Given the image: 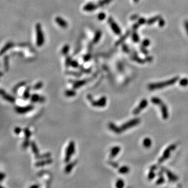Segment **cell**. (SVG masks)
<instances>
[{"mask_svg": "<svg viewBox=\"0 0 188 188\" xmlns=\"http://www.w3.org/2000/svg\"><path fill=\"white\" fill-rule=\"evenodd\" d=\"M178 80H179V77L177 76L168 81L150 84L148 85V88L150 90L160 89L161 88H163L165 87L174 85L175 83H176L178 81Z\"/></svg>", "mask_w": 188, "mask_h": 188, "instance_id": "obj_1", "label": "cell"}, {"mask_svg": "<svg viewBox=\"0 0 188 188\" xmlns=\"http://www.w3.org/2000/svg\"><path fill=\"white\" fill-rule=\"evenodd\" d=\"M151 102L153 104L158 106L160 108V111L162 116V118L164 120L168 119L169 117V112L168 107L164 103L160 98L154 97L151 99Z\"/></svg>", "mask_w": 188, "mask_h": 188, "instance_id": "obj_2", "label": "cell"}, {"mask_svg": "<svg viewBox=\"0 0 188 188\" xmlns=\"http://www.w3.org/2000/svg\"><path fill=\"white\" fill-rule=\"evenodd\" d=\"M36 45L38 47H41L45 43V37L43 31H42L41 26L40 23H37L36 25Z\"/></svg>", "mask_w": 188, "mask_h": 188, "instance_id": "obj_3", "label": "cell"}, {"mask_svg": "<svg viewBox=\"0 0 188 188\" xmlns=\"http://www.w3.org/2000/svg\"><path fill=\"white\" fill-rule=\"evenodd\" d=\"M87 98L90 101L91 105L93 107L102 108L106 106L107 104V98L105 96H102L98 100H93L92 96L90 94L87 95Z\"/></svg>", "mask_w": 188, "mask_h": 188, "instance_id": "obj_4", "label": "cell"}, {"mask_svg": "<svg viewBox=\"0 0 188 188\" xmlns=\"http://www.w3.org/2000/svg\"><path fill=\"white\" fill-rule=\"evenodd\" d=\"M75 146L74 141H71L70 142L69 145L66 149L65 154L64 157V161L66 163H68L70 161L72 155L75 153Z\"/></svg>", "mask_w": 188, "mask_h": 188, "instance_id": "obj_5", "label": "cell"}, {"mask_svg": "<svg viewBox=\"0 0 188 188\" xmlns=\"http://www.w3.org/2000/svg\"><path fill=\"white\" fill-rule=\"evenodd\" d=\"M176 148V145L175 144H172L169 145V146L164 151L163 155H162L158 159V163L161 164L162 163H163L164 161L168 159L170 156V154L172 153L174 150H175Z\"/></svg>", "mask_w": 188, "mask_h": 188, "instance_id": "obj_6", "label": "cell"}, {"mask_svg": "<svg viewBox=\"0 0 188 188\" xmlns=\"http://www.w3.org/2000/svg\"><path fill=\"white\" fill-rule=\"evenodd\" d=\"M140 122H141L140 119L134 118L122 124L120 127V128L122 132H123V131H125L128 129H130V128H132L138 125L140 123Z\"/></svg>", "mask_w": 188, "mask_h": 188, "instance_id": "obj_7", "label": "cell"}, {"mask_svg": "<svg viewBox=\"0 0 188 188\" xmlns=\"http://www.w3.org/2000/svg\"><path fill=\"white\" fill-rule=\"evenodd\" d=\"M34 106L32 105H27L26 106L24 107H21V106H15V110L16 113L20 115H24L25 114H27L31 111H32L34 109Z\"/></svg>", "mask_w": 188, "mask_h": 188, "instance_id": "obj_8", "label": "cell"}, {"mask_svg": "<svg viewBox=\"0 0 188 188\" xmlns=\"http://www.w3.org/2000/svg\"><path fill=\"white\" fill-rule=\"evenodd\" d=\"M148 104V102L147 99H142L140 101L139 106L138 107H136L133 110V111H132L133 115H138V114H139L144 108H145L147 106Z\"/></svg>", "mask_w": 188, "mask_h": 188, "instance_id": "obj_9", "label": "cell"}, {"mask_svg": "<svg viewBox=\"0 0 188 188\" xmlns=\"http://www.w3.org/2000/svg\"><path fill=\"white\" fill-rule=\"evenodd\" d=\"M160 169L163 171L164 173L166 175L169 181L172 182H176L178 180V177L168 169H166L165 167H163L160 168Z\"/></svg>", "mask_w": 188, "mask_h": 188, "instance_id": "obj_10", "label": "cell"}, {"mask_svg": "<svg viewBox=\"0 0 188 188\" xmlns=\"http://www.w3.org/2000/svg\"><path fill=\"white\" fill-rule=\"evenodd\" d=\"M108 22L115 33L117 35H120L121 32L120 28L118 26V25L116 24V23L114 21V20L111 17H109L108 20Z\"/></svg>", "mask_w": 188, "mask_h": 188, "instance_id": "obj_11", "label": "cell"}, {"mask_svg": "<svg viewBox=\"0 0 188 188\" xmlns=\"http://www.w3.org/2000/svg\"><path fill=\"white\" fill-rule=\"evenodd\" d=\"M46 100V98L44 96H41L37 93H33L30 96V101L32 103H43Z\"/></svg>", "mask_w": 188, "mask_h": 188, "instance_id": "obj_12", "label": "cell"}, {"mask_svg": "<svg viewBox=\"0 0 188 188\" xmlns=\"http://www.w3.org/2000/svg\"><path fill=\"white\" fill-rule=\"evenodd\" d=\"M88 81L87 79H84L82 80L71 81V82H72L73 83V89H77L84 86L85 84H86Z\"/></svg>", "mask_w": 188, "mask_h": 188, "instance_id": "obj_13", "label": "cell"}, {"mask_svg": "<svg viewBox=\"0 0 188 188\" xmlns=\"http://www.w3.org/2000/svg\"><path fill=\"white\" fill-rule=\"evenodd\" d=\"M52 162H53V160L50 158L46 159L45 160L42 159V160H40V161L36 162L35 164V166L36 167H42V166H44L46 165L51 164L52 163Z\"/></svg>", "mask_w": 188, "mask_h": 188, "instance_id": "obj_14", "label": "cell"}, {"mask_svg": "<svg viewBox=\"0 0 188 188\" xmlns=\"http://www.w3.org/2000/svg\"><path fill=\"white\" fill-rule=\"evenodd\" d=\"M98 6L93 3H88L83 7V10L86 12H91L97 9Z\"/></svg>", "mask_w": 188, "mask_h": 188, "instance_id": "obj_15", "label": "cell"}, {"mask_svg": "<svg viewBox=\"0 0 188 188\" xmlns=\"http://www.w3.org/2000/svg\"><path fill=\"white\" fill-rule=\"evenodd\" d=\"M55 21L59 26H60L62 28H66L68 26L67 23L66 22L65 20L61 17L57 16L55 18Z\"/></svg>", "mask_w": 188, "mask_h": 188, "instance_id": "obj_16", "label": "cell"}, {"mask_svg": "<svg viewBox=\"0 0 188 188\" xmlns=\"http://www.w3.org/2000/svg\"><path fill=\"white\" fill-rule=\"evenodd\" d=\"M108 127L111 131H112V132H114V133L116 134H120L122 133V131L120 129V127L117 126L113 122H110L108 124Z\"/></svg>", "mask_w": 188, "mask_h": 188, "instance_id": "obj_17", "label": "cell"}, {"mask_svg": "<svg viewBox=\"0 0 188 188\" xmlns=\"http://www.w3.org/2000/svg\"><path fill=\"white\" fill-rule=\"evenodd\" d=\"M120 150H121V148L119 146H115L113 148H112V149H111V152L110 154V156H109L110 158L111 159H112L115 158V157H116L118 155V154L119 153V152H120Z\"/></svg>", "mask_w": 188, "mask_h": 188, "instance_id": "obj_18", "label": "cell"}, {"mask_svg": "<svg viewBox=\"0 0 188 188\" xmlns=\"http://www.w3.org/2000/svg\"><path fill=\"white\" fill-rule=\"evenodd\" d=\"M76 161H74L73 162H71V163H69L67 164V165L65 166L64 168V172L66 174H70L72 169H73L74 167L76 165Z\"/></svg>", "mask_w": 188, "mask_h": 188, "instance_id": "obj_19", "label": "cell"}, {"mask_svg": "<svg viewBox=\"0 0 188 188\" xmlns=\"http://www.w3.org/2000/svg\"><path fill=\"white\" fill-rule=\"evenodd\" d=\"M31 89V86H28L26 88V89L24 90V92L23 95V98L25 100H28L29 98H30V91Z\"/></svg>", "mask_w": 188, "mask_h": 188, "instance_id": "obj_20", "label": "cell"}, {"mask_svg": "<svg viewBox=\"0 0 188 188\" xmlns=\"http://www.w3.org/2000/svg\"><path fill=\"white\" fill-rule=\"evenodd\" d=\"M51 156V153L47 152L44 154H42L41 155H40L39 154L35 155V158L36 159H46L50 158Z\"/></svg>", "mask_w": 188, "mask_h": 188, "instance_id": "obj_21", "label": "cell"}, {"mask_svg": "<svg viewBox=\"0 0 188 188\" xmlns=\"http://www.w3.org/2000/svg\"><path fill=\"white\" fill-rule=\"evenodd\" d=\"M2 97L4 100H5L6 101L8 102H11V103H14V102L16 101V98L10 95H8V94H7L6 93H5L4 95H3Z\"/></svg>", "mask_w": 188, "mask_h": 188, "instance_id": "obj_22", "label": "cell"}, {"mask_svg": "<svg viewBox=\"0 0 188 188\" xmlns=\"http://www.w3.org/2000/svg\"><path fill=\"white\" fill-rule=\"evenodd\" d=\"M101 36H102L101 31L100 30H97L95 34V36H94L93 37V38L92 40L93 43L97 44V42H98L101 37Z\"/></svg>", "mask_w": 188, "mask_h": 188, "instance_id": "obj_23", "label": "cell"}, {"mask_svg": "<svg viewBox=\"0 0 188 188\" xmlns=\"http://www.w3.org/2000/svg\"><path fill=\"white\" fill-rule=\"evenodd\" d=\"M13 46H14V44L13 43V42H8V43H7L5 45V46H4V47L2 49L1 51V55H3L4 53H5L6 52V51L8 49H10L12 47H13Z\"/></svg>", "mask_w": 188, "mask_h": 188, "instance_id": "obj_24", "label": "cell"}, {"mask_svg": "<svg viewBox=\"0 0 188 188\" xmlns=\"http://www.w3.org/2000/svg\"><path fill=\"white\" fill-rule=\"evenodd\" d=\"M30 146L31 148V151L32 153L35 154V155H38L39 154V149L37 146V145L34 141H32L30 142Z\"/></svg>", "mask_w": 188, "mask_h": 188, "instance_id": "obj_25", "label": "cell"}, {"mask_svg": "<svg viewBox=\"0 0 188 188\" xmlns=\"http://www.w3.org/2000/svg\"><path fill=\"white\" fill-rule=\"evenodd\" d=\"M64 95L67 97H73L76 96V92L74 89L66 90L64 92Z\"/></svg>", "mask_w": 188, "mask_h": 188, "instance_id": "obj_26", "label": "cell"}, {"mask_svg": "<svg viewBox=\"0 0 188 188\" xmlns=\"http://www.w3.org/2000/svg\"><path fill=\"white\" fill-rule=\"evenodd\" d=\"M143 146H144L145 148H149V147L152 146V140H151V139L148 138H145V139L143 140Z\"/></svg>", "mask_w": 188, "mask_h": 188, "instance_id": "obj_27", "label": "cell"}, {"mask_svg": "<svg viewBox=\"0 0 188 188\" xmlns=\"http://www.w3.org/2000/svg\"><path fill=\"white\" fill-rule=\"evenodd\" d=\"M129 171L130 168L126 166H123L120 168L118 170L119 173L121 174H126L129 172Z\"/></svg>", "mask_w": 188, "mask_h": 188, "instance_id": "obj_28", "label": "cell"}, {"mask_svg": "<svg viewBox=\"0 0 188 188\" xmlns=\"http://www.w3.org/2000/svg\"><path fill=\"white\" fill-rule=\"evenodd\" d=\"M26 82H20V83L17 84V85H16L14 87V88H13V91L14 93H16L17 92V91L20 87H23V86H24L25 85H26Z\"/></svg>", "mask_w": 188, "mask_h": 188, "instance_id": "obj_29", "label": "cell"}, {"mask_svg": "<svg viewBox=\"0 0 188 188\" xmlns=\"http://www.w3.org/2000/svg\"><path fill=\"white\" fill-rule=\"evenodd\" d=\"M23 132L25 135V140H30V138L31 135V133L30 131L28 129V128H25L23 130Z\"/></svg>", "mask_w": 188, "mask_h": 188, "instance_id": "obj_30", "label": "cell"}, {"mask_svg": "<svg viewBox=\"0 0 188 188\" xmlns=\"http://www.w3.org/2000/svg\"><path fill=\"white\" fill-rule=\"evenodd\" d=\"M66 74L67 75H70L74 76L76 78H80L82 76V73L80 72H76V71H67L66 72Z\"/></svg>", "mask_w": 188, "mask_h": 188, "instance_id": "obj_31", "label": "cell"}, {"mask_svg": "<svg viewBox=\"0 0 188 188\" xmlns=\"http://www.w3.org/2000/svg\"><path fill=\"white\" fill-rule=\"evenodd\" d=\"M70 50V46L68 45H64L61 50V53L63 55H66L69 52Z\"/></svg>", "mask_w": 188, "mask_h": 188, "instance_id": "obj_32", "label": "cell"}, {"mask_svg": "<svg viewBox=\"0 0 188 188\" xmlns=\"http://www.w3.org/2000/svg\"><path fill=\"white\" fill-rule=\"evenodd\" d=\"M43 85H44L43 83H42V82H39L34 85L32 88L34 90H37L41 89L42 87H43Z\"/></svg>", "mask_w": 188, "mask_h": 188, "instance_id": "obj_33", "label": "cell"}, {"mask_svg": "<svg viewBox=\"0 0 188 188\" xmlns=\"http://www.w3.org/2000/svg\"><path fill=\"white\" fill-rule=\"evenodd\" d=\"M124 186V182L122 179H119L116 183V186L118 188H122Z\"/></svg>", "mask_w": 188, "mask_h": 188, "instance_id": "obj_34", "label": "cell"}, {"mask_svg": "<svg viewBox=\"0 0 188 188\" xmlns=\"http://www.w3.org/2000/svg\"><path fill=\"white\" fill-rule=\"evenodd\" d=\"M111 1H112V0H101V1H99L97 5H98V6L101 7V6H104L105 5H106V4L109 3L110 2H111Z\"/></svg>", "mask_w": 188, "mask_h": 188, "instance_id": "obj_35", "label": "cell"}, {"mask_svg": "<svg viewBox=\"0 0 188 188\" xmlns=\"http://www.w3.org/2000/svg\"><path fill=\"white\" fill-rule=\"evenodd\" d=\"M179 85H180L181 86L185 87L186 86L188 85V79L184 78L181 79L180 82H179Z\"/></svg>", "mask_w": 188, "mask_h": 188, "instance_id": "obj_36", "label": "cell"}, {"mask_svg": "<svg viewBox=\"0 0 188 188\" xmlns=\"http://www.w3.org/2000/svg\"><path fill=\"white\" fill-rule=\"evenodd\" d=\"M72 61V59H71V57H70V56L66 57V60H65V66H66L67 69H68V68H69L71 66V63Z\"/></svg>", "mask_w": 188, "mask_h": 188, "instance_id": "obj_37", "label": "cell"}, {"mask_svg": "<svg viewBox=\"0 0 188 188\" xmlns=\"http://www.w3.org/2000/svg\"><path fill=\"white\" fill-rule=\"evenodd\" d=\"M165 178L164 177H163V176H160L159 178L157 179V181H156V184L157 185H160V184H163L165 182Z\"/></svg>", "mask_w": 188, "mask_h": 188, "instance_id": "obj_38", "label": "cell"}, {"mask_svg": "<svg viewBox=\"0 0 188 188\" xmlns=\"http://www.w3.org/2000/svg\"><path fill=\"white\" fill-rule=\"evenodd\" d=\"M155 176H156V175H155L154 171L150 170L148 175V179H149V180H153V179L155 177Z\"/></svg>", "mask_w": 188, "mask_h": 188, "instance_id": "obj_39", "label": "cell"}, {"mask_svg": "<svg viewBox=\"0 0 188 188\" xmlns=\"http://www.w3.org/2000/svg\"><path fill=\"white\" fill-rule=\"evenodd\" d=\"M29 145H30V140H24V142L22 144V147L24 149H26L29 146Z\"/></svg>", "mask_w": 188, "mask_h": 188, "instance_id": "obj_40", "label": "cell"}, {"mask_svg": "<svg viewBox=\"0 0 188 188\" xmlns=\"http://www.w3.org/2000/svg\"><path fill=\"white\" fill-rule=\"evenodd\" d=\"M4 65L5 67V69L7 71L8 70V68H9V63H8V59L7 58V57H5V58L4 59Z\"/></svg>", "mask_w": 188, "mask_h": 188, "instance_id": "obj_41", "label": "cell"}, {"mask_svg": "<svg viewBox=\"0 0 188 188\" xmlns=\"http://www.w3.org/2000/svg\"><path fill=\"white\" fill-rule=\"evenodd\" d=\"M71 66L73 68H75V69L80 67L79 63L76 60H72L71 63Z\"/></svg>", "mask_w": 188, "mask_h": 188, "instance_id": "obj_42", "label": "cell"}, {"mask_svg": "<svg viewBox=\"0 0 188 188\" xmlns=\"http://www.w3.org/2000/svg\"><path fill=\"white\" fill-rule=\"evenodd\" d=\"M106 18V14L103 12H101L98 15V18L99 21H103Z\"/></svg>", "mask_w": 188, "mask_h": 188, "instance_id": "obj_43", "label": "cell"}, {"mask_svg": "<svg viewBox=\"0 0 188 188\" xmlns=\"http://www.w3.org/2000/svg\"><path fill=\"white\" fill-rule=\"evenodd\" d=\"M81 71L82 72H84V73H86V74H89L91 72V69H85L83 66H80Z\"/></svg>", "mask_w": 188, "mask_h": 188, "instance_id": "obj_44", "label": "cell"}, {"mask_svg": "<svg viewBox=\"0 0 188 188\" xmlns=\"http://www.w3.org/2000/svg\"><path fill=\"white\" fill-rule=\"evenodd\" d=\"M108 164L115 168H117L119 167V165L118 163H116V162L113 161H110L108 162Z\"/></svg>", "mask_w": 188, "mask_h": 188, "instance_id": "obj_45", "label": "cell"}, {"mask_svg": "<svg viewBox=\"0 0 188 188\" xmlns=\"http://www.w3.org/2000/svg\"><path fill=\"white\" fill-rule=\"evenodd\" d=\"M159 17H153L151 19H150L148 22H147V24H152L153 23H154V22H155L157 20H159Z\"/></svg>", "mask_w": 188, "mask_h": 188, "instance_id": "obj_46", "label": "cell"}, {"mask_svg": "<svg viewBox=\"0 0 188 188\" xmlns=\"http://www.w3.org/2000/svg\"><path fill=\"white\" fill-rule=\"evenodd\" d=\"M22 131V129L20 127H18V126L16 127L14 129V133L16 135H19L21 133Z\"/></svg>", "mask_w": 188, "mask_h": 188, "instance_id": "obj_47", "label": "cell"}, {"mask_svg": "<svg viewBox=\"0 0 188 188\" xmlns=\"http://www.w3.org/2000/svg\"><path fill=\"white\" fill-rule=\"evenodd\" d=\"M91 58V55L89 54H87L85 55L83 58V60L85 62H88L89 61Z\"/></svg>", "mask_w": 188, "mask_h": 188, "instance_id": "obj_48", "label": "cell"}, {"mask_svg": "<svg viewBox=\"0 0 188 188\" xmlns=\"http://www.w3.org/2000/svg\"><path fill=\"white\" fill-rule=\"evenodd\" d=\"M132 38H133V40L135 42H138L139 40V36H138L137 34H136V33L133 34V35L132 36Z\"/></svg>", "mask_w": 188, "mask_h": 188, "instance_id": "obj_49", "label": "cell"}, {"mask_svg": "<svg viewBox=\"0 0 188 188\" xmlns=\"http://www.w3.org/2000/svg\"><path fill=\"white\" fill-rule=\"evenodd\" d=\"M5 178V174L1 173V174H0V181H1V182H2L4 180V179Z\"/></svg>", "mask_w": 188, "mask_h": 188, "instance_id": "obj_50", "label": "cell"}, {"mask_svg": "<svg viewBox=\"0 0 188 188\" xmlns=\"http://www.w3.org/2000/svg\"><path fill=\"white\" fill-rule=\"evenodd\" d=\"M149 44V41L148 40H145L143 41V46L146 47Z\"/></svg>", "mask_w": 188, "mask_h": 188, "instance_id": "obj_51", "label": "cell"}, {"mask_svg": "<svg viewBox=\"0 0 188 188\" xmlns=\"http://www.w3.org/2000/svg\"><path fill=\"white\" fill-rule=\"evenodd\" d=\"M184 25H185V29H186V31L187 33V35H188V21H186L185 22H184Z\"/></svg>", "mask_w": 188, "mask_h": 188, "instance_id": "obj_52", "label": "cell"}, {"mask_svg": "<svg viewBox=\"0 0 188 188\" xmlns=\"http://www.w3.org/2000/svg\"><path fill=\"white\" fill-rule=\"evenodd\" d=\"M157 169V167L156 165H153L150 168V170H153V171L156 170Z\"/></svg>", "mask_w": 188, "mask_h": 188, "instance_id": "obj_53", "label": "cell"}, {"mask_svg": "<svg viewBox=\"0 0 188 188\" xmlns=\"http://www.w3.org/2000/svg\"><path fill=\"white\" fill-rule=\"evenodd\" d=\"M0 93H1V96H2L3 95H4L5 93H6V92H5V91L3 89L1 88V90H0Z\"/></svg>", "mask_w": 188, "mask_h": 188, "instance_id": "obj_54", "label": "cell"}, {"mask_svg": "<svg viewBox=\"0 0 188 188\" xmlns=\"http://www.w3.org/2000/svg\"><path fill=\"white\" fill-rule=\"evenodd\" d=\"M145 22V20L144 18H141L139 21V24H143Z\"/></svg>", "mask_w": 188, "mask_h": 188, "instance_id": "obj_55", "label": "cell"}, {"mask_svg": "<svg viewBox=\"0 0 188 188\" xmlns=\"http://www.w3.org/2000/svg\"><path fill=\"white\" fill-rule=\"evenodd\" d=\"M164 23H165V22H164V20H160V21H159V25L160 26H164Z\"/></svg>", "mask_w": 188, "mask_h": 188, "instance_id": "obj_56", "label": "cell"}, {"mask_svg": "<svg viewBox=\"0 0 188 188\" xmlns=\"http://www.w3.org/2000/svg\"><path fill=\"white\" fill-rule=\"evenodd\" d=\"M39 187V186L38 185H37V184H36V185H31L30 186V187H31V188H38Z\"/></svg>", "mask_w": 188, "mask_h": 188, "instance_id": "obj_57", "label": "cell"}, {"mask_svg": "<svg viewBox=\"0 0 188 188\" xmlns=\"http://www.w3.org/2000/svg\"><path fill=\"white\" fill-rule=\"evenodd\" d=\"M135 2H138L139 1V0H134Z\"/></svg>", "mask_w": 188, "mask_h": 188, "instance_id": "obj_58", "label": "cell"}]
</instances>
